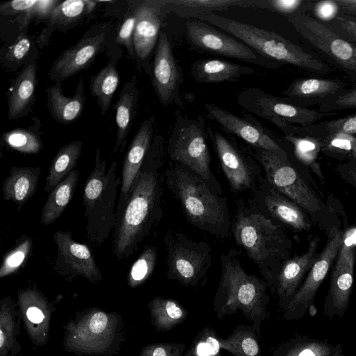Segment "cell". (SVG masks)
Wrapping results in <instances>:
<instances>
[{"mask_svg": "<svg viewBox=\"0 0 356 356\" xmlns=\"http://www.w3.org/2000/svg\"><path fill=\"white\" fill-rule=\"evenodd\" d=\"M164 161L163 138L156 135L116 220L113 251L119 260L135 253L163 217Z\"/></svg>", "mask_w": 356, "mask_h": 356, "instance_id": "6da1fadb", "label": "cell"}, {"mask_svg": "<svg viewBox=\"0 0 356 356\" xmlns=\"http://www.w3.org/2000/svg\"><path fill=\"white\" fill-rule=\"evenodd\" d=\"M232 234L236 243L257 265L271 291L292 248V241L282 226L250 200H239L232 221Z\"/></svg>", "mask_w": 356, "mask_h": 356, "instance_id": "7a4b0ae2", "label": "cell"}, {"mask_svg": "<svg viewBox=\"0 0 356 356\" xmlns=\"http://www.w3.org/2000/svg\"><path fill=\"white\" fill-rule=\"evenodd\" d=\"M168 190L178 201L187 221L202 231L221 238L232 234L226 197L214 190L193 170L174 162L165 172Z\"/></svg>", "mask_w": 356, "mask_h": 356, "instance_id": "3957f363", "label": "cell"}, {"mask_svg": "<svg viewBox=\"0 0 356 356\" xmlns=\"http://www.w3.org/2000/svg\"><path fill=\"white\" fill-rule=\"evenodd\" d=\"M239 256L240 252L235 249H229L221 255L220 277L213 310L218 319L240 312L252 323L260 337L261 325L270 316L267 309L270 302L268 286L264 279L245 271Z\"/></svg>", "mask_w": 356, "mask_h": 356, "instance_id": "277c9868", "label": "cell"}, {"mask_svg": "<svg viewBox=\"0 0 356 356\" xmlns=\"http://www.w3.org/2000/svg\"><path fill=\"white\" fill-rule=\"evenodd\" d=\"M198 19L230 33L260 55L272 60L320 75H326L332 71L325 61L310 50L303 49L275 32L214 13L206 15Z\"/></svg>", "mask_w": 356, "mask_h": 356, "instance_id": "5b68a950", "label": "cell"}, {"mask_svg": "<svg viewBox=\"0 0 356 356\" xmlns=\"http://www.w3.org/2000/svg\"><path fill=\"white\" fill-rule=\"evenodd\" d=\"M116 170L115 161L106 170V161L101 159L98 146L95 167L86 181L83 195L87 237L93 246H101L116 224L115 199L118 187L121 185V178L117 177Z\"/></svg>", "mask_w": 356, "mask_h": 356, "instance_id": "8992f818", "label": "cell"}, {"mask_svg": "<svg viewBox=\"0 0 356 356\" xmlns=\"http://www.w3.org/2000/svg\"><path fill=\"white\" fill-rule=\"evenodd\" d=\"M264 172V178L279 192L300 206L327 231L332 225L330 208L290 163L288 154L250 147Z\"/></svg>", "mask_w": 356, "mask_h": 356, "instance_id": "52a82bcc", "label": "cell"}, {"mask_svg": "<svg viewBox=\"0 0 356 356\" xmlns=\"http://www.w3.org/2000/svg\"><path fill=\"white\" fill-rule=\"evenodd\" d=\"M208 136L205 120L202 116L190 118L177 111L166 152L172 161L193 170L214 190L222 193L220 184L210 167Z\"/></svg>", "mask_w": 356, "mask_h": 356, "instance_id": "ba28073f", "label": "cell"}, {"mask_svg": "<svg viewBox=\"0 0 356 356\" xmlns=\"http://www.w3.org/2000/svg\"><path fill=\"white\" fill-rule=\"evenodd\" d=\"M237 104L247 111L270 122L284 136L296 135L297 126L309 127L335 113L295 104L285 97H278L261 88H246L236 95Z\"/></svg>", "mask_w": 356, "mask_h": 356, "instance_id": "9c48e42d", "label": "cell"}, {"mask_svg": "<svg viewBox=\"0 0 356 356\" xmlns=\"http://www.w3.org/2000/svg\"><path fill=\"white\" fill-rule=\"evenodd\" d=\"M286 19L309 47L356 84L355 43L340 37L309 14L298 13Z\"/></svg>", "mask_w": 356, "mask_h": 356, "instance_id": "30bf717a", "label": "cell"}, {"mask_svg": "<svg viewBox=\"0 0 356 356\" xmlns=\"http://www.w3.org/2000/svg\"><path fill=\"white\" fill-rule=\"evenodd\" d=\"M164 242L167 251V278L185 286L196 288L212 265L209 245L179 231L168 232Z\"/></svg>", "mask_w": 356, "mask_h": 356, "instance_id": "8fae6325", "label": "cell"}, {"mask_svg": "<svg viewBox=\"0 0 356 356\" xmlns=\"http://www.w3.org/2000/svg\"><path fill=\"white\" fill-rule=\"evenodd\" d=\"M112 22L99 23L86 31L79 41L65 50L52 63L49 79L62 82L92 65L96 57L105 51L113 37Z\"/></svg>", "mask_w": 356, "mask_h": 356, "instance_id": "7c38bea8", "label": "cell"}, {"mask_svg": "<svg viewBox=\"0 0 356 356\" xmlns=\"http://www.w3.org/2000/svg\"><path fill=\"white\" fill-rule=\"evenodd\" d=\"M186 29L191 44L204 52L240 60L262 67L277 68L283 65L264 57L236 38L223 33L200 19H188Z\"/></svg>", "mask_w": 356, "mask_h": 356, "instance_id": "4fadbf2b", "label": "cell"}, {"mask_svg": "<svg viewBox=\"0 0 356 356\" xmlns=\"http://www.w3.org/2000/svg\"><path fill=\"white\" fill-rule=\"evenodd\" d=\"M326 232L327 238L323 250L284 311L282 317L286 320L302 318L309 307L314 305L316 293L342 246L346 232L339 225H333Z\"/></svg>", "mask_w": 356, "mask_h": 356, "instance_id": "5bb4252c", "label": "cell"}, {"mask_svg": "<svg viewBox=\"0 0 356 356\" xmlns=\"http://www.w3.org/2000/svg\"><path fill=\"white\" fill-rule=\"evenodd\" d=\"M222 170L234 193L253 190L263 177L259 163L235 141L222 133L207 129Z\"/></svg>", "mask_w": 356, "mask_h": 356, "instance_id": "9a60e30c", "label": "cell"}, {"mask_svg": "<svg viewBox=\"0 0 356 356\" xmlns=\"http://www.w3.org/2000/svg\"><path fill=\"white\" fill-rule=\"evenodd\" d=\"M204 108L209 119L220 125L227 133L243 140L250 147L288 154L275 136L252 115L243 113V117H240L210 103L205 104Z\"/></svg>", "mask_w": 356, "mask_h": 356, "instance_id": "2e32d148", "label": "cell"}, {"mask_svg": "<svg viewBox=\"0 0 356 356\" xmlns=\"http://www.w3.org/2000/svg\"><path fill=\"white\" fill-rule=\"evenodd\" d=\"M151 81L156 95L163 106L183 105L181 88L183 74L174 56L166 33L161 31L152 63Z\"/></svg>", "mask_w": 356, "mask_h": 356, "instance_id": "e0dca14e", "label": "cell"}, {"mask_svg": "<svg viewBox=\"0 0 356 356\" xmlns=\"http://www.w3.org/2000/svg\"><path fill=\"white\" fill-rule=\"evenodd\" d=\"M346 232L342 246L330 275V286L323 304L324 315L328 318H342L346 313L352 291L356 245L350 243Z\"/></svg>", "mask_w": 356, "mask_h": 356, "instance_id": "ac0fdd59", "label": "cell"}, {"mask_svg": "<svg viewBox=\"0 0 356 356\" xmlns=\"http://www.w3.org/2000/svg\"><path fill=\"white\" fill-rule=\"evenodd\" d=\"M250 200L264 213L280 225L297 232H309L313 221L297 204L276 190L263 177L252 190Z\"/></svg>", "mask_w": 356, "mask_h": 356, "instance_id": "d6986e66", "label": "cell"}, {"mask_svg": "<svg viewBox=\"0 0 356 356\" xmlns=\"http://www.w3.org/2000/svg\"><path fill=\"white\" fill-rule=\"evenodd\" d=\"M136 22L134 33V47L137 67L149 76L151 58L156 47L161 22L166 16L159 0L134 2Z\"/></svg>", "mask_w": 356, "mask_h": 356, "instance_id": "ffe728a7", "label": "cell"}, {"mask_svg": "<svg viewBox=\"0 0 356 356\" xmlns=\"http://www.w3.org/2000/svg\"><path fill=\"white\" fill-rule=\"evenodd\" d=\"M57 247L55 269L63 275H81L91 281L102 279L100 270L89 248L72 238L70 231H58L53 236Z\"/></svg>", "mask_w": 356, "mask_h": 356, "instance_id": "44dd1931", "label": "cell"}, {"mask_svg": "<svg viewBox=\"0 0 356 356\" xmlns=\"http://www.w3.org/2000/svg\"><path fill=\"white\" fill-rule=\"evenodd\" d=\"M321 239L314 236L307 250L302 254L289 258L280 270L270 292L278 299V305L284 312L297 292L304 277L316 260Z\"/></svg>", "mask_w": 356, "mask_h": 356, "instance_id": "7402d4cb", "label": "cell"}, {"mask_svg": "<svg viewBox=\"0 0 356 356\" xmlns=\"http://www.w3.org/2000/svg\"><path fill=\"white\" fill-rule=\"evenodd\" d=\"M155 119H145L134 136L124 157L121 173V185L116 209L117 218L125 204L131 187L143 163L154 138Z\"/></svg>", "mask_w": 356, "mask_h": 356, "instance_id": "603a6c76", "label": "cell"}, {"mask_svg": "<svg viewBox=\"0 0 356 356\" xmlns=\"http://www.w3.org/2000/svg\"><path fill=\"white\" fill-rule=\"evenodd\" d=\"M346 86L347 83L341 79L306 77L294 80L282 94L291 102L308 108L341 93Z\"/></svg>", "mask_w": 356, "mask_h": 356, "instance_id": "cb8c5ba5", "label": "cell"}, {"mask_svg": "<svg viewBox=\"0 0 356 356\" xmlns=\"http://www.w3.org/2000/svg\"><path fill=\"white\" fill-rule=\"evenodd\" d=\"M165 15L199 19L232 7L261 8V0H159Z\"/></svg>", "mask_w": 356, "mask_h": 356, "instance_id": "d4e9b609", "label": "cell"}, {"mask_svg": "<svg viewBox=\"0 0 356 356\" xmlns=\"http://www.w3.org/2000/svg\"><path fill=\"white\" fill-rule=\"evenodd\" d=\"M190 72L193 79L201 83L236 82L245 75L256 72L249 66L217 58L197 60L191 64Z\"/></svg>", "mask_w": 356, "mask_h": 356, "instance_id": "484cf974", "label": "cell"}, {"mask_svg": "<svg viewBox=\"0 0 356 356\" xmlns=\"http://www.w3.org/2000/svg\"><path fill=\"white\" fill-rule=\"evenodd\" d=\"M46 92L47 106L51 115L57 122L68 124L80 117L86 102L83 79H80L72 97L64 95L61 82L49 87Z\"/></svg>", "mask_w": 356, "mask_h": 356, "instance_id": "4316f807", "label": "cell"}, {"mask_svg": "<svg viewBox=\"0 0 356 356\" xmlns=\"http://www.w3.org/2000/svg\"><path fill=\"white\" fill-rule=\"evenodd\" d=\"M92 0H67L60 3L54 9L47 20L46 27L38 38V43L48 42L52 32L72 28L88 17L97 6Z\"/></svg>", "mask_w": 356, "mask_h": 356, "instance_id": "83f0119b", "label": "cell"}, {"mask_svg": "<svg viewBox=\"0 0 356 356\" xmlns=\"http://www.w3.org/2000/svg\"><path fill=\"white\" fill-rule=\"evenodd\" d=\"M37 65H26L16 77L8 97V118L16 120L26 116L31 110L35 97Z\"/></svg>", "mask_w": 356, "mask_h": 356, "instance_id": "f1b7e54d", "label": "cell"}, {"mask_svg": "<svg viewBox=\"0 0 356 356\" xmlns=\"http://www.w3.org/2000/svg\"><path fill=\"white\" fill-rule=\"evenodd\" d=\"M40 172L39 167H12L8 176L3 181L4 200L13 202L20 209L34 195Z\"/></svg>", "mask_w": 356, "mask_h": 356, "instance_id": "f546056e", "label": "cell"}, {"mask_svg": "<svg viewBox=\"0 0 356 356\" xmlns=\"http://www.w3.org/2000/svg\"><path fill=\"white\" fill-rule=\"evenodd\" d=\"M138 96L137 77L134 75L124 84L115 105L117 136L113 153L119 149L122 151L127 144V136L136 113Z\"/></svg>", "mask_w": 356, "mask_h": 356, "instance_id": "4dcf8cb0", "label": "cell"}, {"mask_svg": "<svg viewBox=\"0 0 356 356\" xmlns=\"http://www.w3.org/2000/svg\"><path fill=\"white\" fill-rule=\"evenodd\" d=\"M121 56L120 49H115L108 63L90 79V92L92 96L97 99L102 115L109 109L119 83L120 76L117 70V63Z\"/></svg>", "mask_w": 356, "mask_h": 356, "instance_id": "1f68e13d", "label": "cell"}, {"mask_svg": "<svg viewBox=\"0 0 356 356\" xmlns=\"http://www.w3.org/2000/svg\"><path fill=\"white\" fill-rule=\"evenodd\" d=\"M79 178V170L74 169L49 193L41 212L43 225H50L60 218L73 197Z\"/></svg>", "mask_w": 356, "mask_h": 356, "instance_id": "d6a6232c", "label": "cell"}, {"mask_svg": "<svg viewBox=\"0 0 356 356\" xmlns=\"http://www.w3.org/2000/svg\"><path fill=\"white\" fill-rule=\"evenodd\" d=\"M335 348L336 345L327 340L296 334L275 348L271 356H332Z\"/></svg>", "mask_w": 356, "mask_h": 356, "instance_id": "836d02e7", "label": "cell"}, {"mask_svg": "<svg viewBox=\"0 0 356 356\" xmlns=\"http://www.w3.org/2000/svg\"><path fill=\"white\" fill-rule=\"evenodd\" d=\"M83 143L70 142L59 149L55 155L46 177L44 191L50 193L74 169L81 154Z\"/></svg>", "mask_w": 356, "mask_h": 356, "instance_id": "e575fe53", "label": "cell"}, {"mask_svg": "<svg viewBox=\"0 0 356 356\" xmlns=\"http://www.w3.org/2000/svg\"><path fill=\"white\" fill-rule=\"evenodd\" d=\"M152 324L157 331H170L181 324L188 312L177 300L154 298L149 303Z\"/></svg>", "mask_w": 356, "mask_h": 356, "instance_id": "d590c367", "label": "cell"}, {"mask_svg": "<svg viewBox=\"0 0 356 356\" xmlns=\"http://www.w3.org/2000/svg\"><path fill=\"white\" fill-rule=\"evenodd\" d=\"M258 337L252 326L239 325L226 338L219 337L220 346L233 356H261Z\"/></svg>", "mask_w": 356, "mask_h": 356, "instance_id": "8d00e7d4", "label": "cell"}, {"mask_svg": "<svg viewBox=\"0 0 356 356\" xmlns=\"http://www.w3.org/2000/svg\"><path fill=\"white\" fill-rule=\"evenodd\" d=\"M40 134V122L36 118L34 125L5 132L1 139L6 145L17 152L24 154H37L42 148Z\"/></svg>", "mask_w": 356, "mask_h": 356, "instance_id": "74e56055", "label": "cell"}, {"mask_svg": "<svg viewBox=\"0 0 356 356\" xmlns=\"http://www.w3.org/2000/svg\"><path fill=\"white\" fill-rule=\"evenodd\" d=\"M356 136V113L331 120L319 122L309 127L297 126V135L322 138L334 134Z\"/></svg>", "mask_w": 356, "mask_h": 356, "instance_id": "f35d334b", "label": "cell"}, {"mask_svg": "<svg viewBox=\"0 0 356 356\" xmlns=\"http://www.w3.org/2000/svg\"><path fill=\"white\" fill-rule=\"evenodd\" d=\"M284 139L292 145L295 156L300 161L310 166L315 172H321L316 162L321 151V143L318 138L309 136L289 135L284 136Z\"/></svg>", "mask_w": 356, "mask_h": 356, "instance_id": "ab89813d", "label": "cell"}, {"mask_svg": "<svg viewBox=\"0 0 356 356\" xmlns=\"http://www.w3.org/2000/svg\"><path fill=\"white\" fill-rule=\"evenodd\" d=\"M33 242L27 236H22L13 248L8 252L0 267V277L16 273L26 263L31 254Z\"/></svg>", "mask_w": 356, "mask_h": 356, "instance_id": "60d3db41", "label": "cell"}, {"mask_svg": "<svg viewBox=\"0 0 356 356\" xmlns=\"http://www.w3.org/2000/svg\"><path fill=\"white\" fill-rule=\"evenodd\" d=\"M219 337L211 327L202 329L183 356H222Z\"/></svg>", "mask_w": 356, "mask_h": 356, "instance_id": "b9f144b4", "label": "cell"}, {"mask_svg": "<svg viewBox=\"0 0 356 356\" xmlns=\"http://www.w3.org/2000/svg\"><path fill=\"white\" fill-rule=\"evenodd\" d=\"M156 260V247L147 246L130 268L128 280L131 286H136L145 282L154 271Z\"/></svg>", "mask_w": 356, "mask_h": 356, "instance_id": "7bdbcfd3", "label": "cell"}, {"mask_svg": "<svg viewBox=\"0 0 356 356\" xmlns=\"http://www.w3.org/2000/svg\"><path fill=\"white\" fill-rule=\"evenodd\" d=\"M136 22V15L134 3V5L130 6L129 11L127 12L124 20L118 29L115 38L116 45L124 47L127 49L129 58L134 62H136L134 47V33Z\"/></svg>", "mask_w": 356, "mask_h": 356, "instance_id": "ee69618b", "label": "cell"}, {"mask_svg": "<svg viewBox=\"0 0 356 356\" xmlns=\"http://www.w3.org/2000/svg\"><path fill=\"white\" fill-rule=\"evenodd\" d=\"M312 0H263L262 9H266L286 18L298 13L309 14Z\"/></svg>", "mask_w": 356, "mask_h": 356, "instance_id": "f6af8a7d", "label": "cell"}, {"mask_svg": "<svg viewBox=\"0 0 356 356\" xmlns=\"http://www.w3.org/2000/svg\"><path fill=\"white\" fill-rule=\"evenodd\" d=\"M356 108V88H346L341 93L323 100L317 110L321 113H335L348 109Z\"/></svg>", "mask_w": 356, "mask_h": 356, "instance_id": "bcb514c9", "label": "cell"}, {"mask_svg": "<svg viewBox=\"0 0 356 356\" xmlns=\"http://www.w3.org/2000/svg\"><path fill=\"white\" fill-rule=\"evenodd\" d=\"M318 139L321 143L322 152L352 156L354 136L339 134Z\"/></svg>", "mask_w": 356, "mask_h": 356, "instance_id": "7dc6e473", "label": "cell"}, {"mask_svg": "<svg viewBox=\"0 0 356 356\" xmlns=\"http://www.w3.org/2000/svg\"><path fill=\"white\" fill-rule=\"evenodd\" d=\"M324 24L340 37L356 44V16L340 13L332 22Z\"/></svg>", "mask_w": 356, "mask_h": 356, "instance_id": "c3c4849f", "label": "cell"}, {"mask_svg": "<svg viewBox=\"0 0 356 356\" xmlns=\"http://www.w3.org/2000/svg\"><path fill=\"white\" fill-rule=\"evenodd\" d=\"M31 47V42L28 35L21 33L17 40L8 47L4 55V64L10 66V64L21 63L29 53Z\"/></svg>", "mask_w": 356, "mask_h": 356, "instance_id": "681fc988", "label": "cell"}, {"mask_svg": "<svg viewBox=\"0 0 356 356\" xmlns=\"http://www.w3.org/2000/svg\"><path fill=\"white\" fill-rule=\"evenodd\" d=\"M310 13L315 19L329 23L341 13V9L337 0L314 1Z\"/></svg>", "mask_w": 356, "mask_h": 356, "instance_id": "f907efd6", "label": "cell"}, {"mask_svg": "<svg viewBox=\"0 0 356 356\" xmlns=\"http://www.w3.org/2000/svg\"><path fill=\"white\" fill-rule=\"evenodd\" d=\"M60 3L58 0H37L36 3L24 13L22 26H26L33 19L47 20Z\"/></svg>", "mask_w": 356, "mask_h": 356, "instance_id": "816d5d0a", "label": "cell"}, {"mask_svg": "<svg viewBox=\"0 0 356 356\" xmlns=\"http://www.w3.org/2000/svg\"><path fill=\"white\" fill-rule=\"evenodd\" d=\"M186 349L184 343H159L147 347L143 356H183Z\"/></svg>", "mask_w": 356, "mask_h": 356, "instance_id": "f5cc1de1", "label": "cell"}, {"mask_svg": "<svg viewBox=\"0 0 356 356\" xmlns=\"http://www.w3.org/2000/svg\"><path fill=\"white\" fill-rule=\"evenodd\" d=\"M37 0H15L1 3L0 13L1 15H13L20 13H26L33 7Z\"/></svg>", "mask_w": 356, "mask_h": 356, "instance_id": "db71d44e", "label": "cell"}, {"mask_svg": "<svg viewBox=\"0 0 356 356\" xmlns=\"http://www.w3.org/2000/svg\"><path fill=\"white\" fill-rule=\"evenodd\" d=\"M335 171L344 181L356 188V159L338 164Z\"/></svg>", "mask_w": 356, "mask_h": 356, "instance_id": "11a10c76", "label": "cell"}, {"mask_svg": "<svg viewBox=\"0 0 356 356\" xmlns=\"http://www.w3.org/2000/svg\"><path fill=\"white\" fill-rule=\"evenodd\" d=\"M107 323V316L104 312H98L90 318L89 327L92 332L98 334L105 329Z\"/></svg>", "mask_w": 356, "mask_h": 356, "instance_id": "9f6ffc18", "label": "cell"}, {"mask_svg": "<svg viewBox=\"0 0 356 356\" xmlns=\"http://www.w3.org/2000/svg\"><path fill=\"white\" fill-rule=\"evenodd\" d=\"M341 13L356 16V0H337Z\"/></svg>", "mask_w": 356, "mask_h": 356, "instance_id": "6f0895ef", "label": "cell"}, {"mask_svg": "<svg viewBox=\"0 0 356 356\" xmlns=\"http://www.w3.org/2000/svg\"><path fill=\"white\" fill-rule=\"evenodd\" d=\"M26 316L30 321L36 323L42 322L44 318L42 312L35 307H31L28 309Z\"/></svg>", "mask_w": 356, "mask_h": 356, "instance_id": "680465c9", "label": "cell"}, {"mask_svg": "<svg viewBox=\"0 0 356 356\" xmlns=\"http://www.w3.org/2000/svg\"><path fill=\"white\" fill-rule=\"evenodd\" d=\"M332 356H345L343 353V348L341 343L336 344V348Z\"/></svg>", "mask_w": 356, "mask_h": 356, "instance_id": "91938a15", "label": "cell"}, {"mask_svg": "<svg viewBox=\"0 0 356 356\" xmlns=\"http://www.w3.org/2000/svg\"><path fill=\"white\" fill-rule=\"evenodd\" d=\"M309 314L312 316H314L317 313V309L315 307L314 305L310 306L308 309Z\"/></svg>", "mask_w": 356, "mask_h": 356, "instance_id": "94428289", "label": "cell"}, {"mask_svg": "<svg viewBox=\"0 0 356 356\" xmlns=\"http://www.w3.org/2000/svg\"><path fill=\"white\" fill-rule=\"evenodd\" d=\"M352 156L353 158L356 159V136H354L353 141Z\"/></svg>", "mask_w": 356, "mask_h": 356, "instance_id": "6125c7cd", "label": "cell"}]
</instances>
